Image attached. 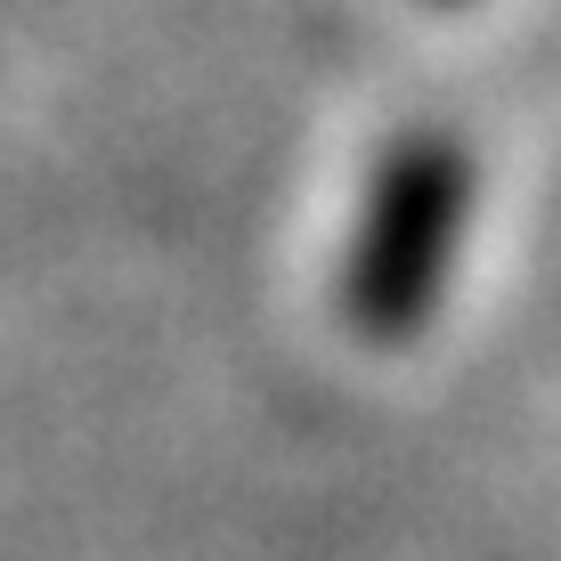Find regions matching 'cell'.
Here are the masks:
<instances>
[{
  "instance_id": "1",
  "label": "cell",
  "mask_w": 561,
  "mask_h": 561,
  "mask_svg": "<svg viewBox=\"0 0 561 561\" xmlns=\"http://www.w3.org/2000/svg\"><path fill=\"white\" fill-rule=\"evenodd\" d=\"M463 211H472V154L448 130H408V139L382 147L351 253H342V318L358 342L399 351L432 325L456 268Z\"/></svg>"
}]
</instances>
